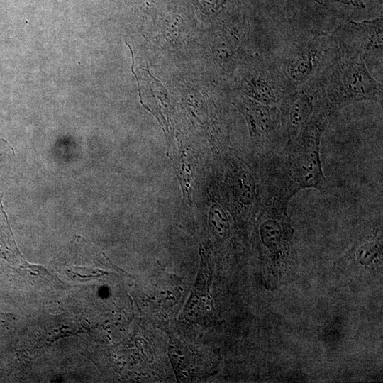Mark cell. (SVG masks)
<instances>
[{
  "mask_svg": "<svg viewBox=\"0 0 383 383\" xmlns=\"http://www.w3.org/2000/svg\"><path fill=\"white\" fill-rule=\"evenodd\" d=\"M319 4L326 5L330 2H340L348 5H353L358 7H365L364 4L360 0H313Z\"/></svg>",
  "mask_w": 383,
  "mask_h": 383,
  "instance_id": "cell-8",
  "label": "cell"
},
{
  "mask_svg": "<svg viewBox=\"0 0 383 383\" xmlns=\"http://www.w3.org/2000/svg\"><path fill=\"white\" fill-rule=\"evenodd\" d=\"M141 1L143 2L144 6L146 9H149L150 7L152 6L154 0H141Z\"/></svg>",
  "mask_w": 383,
  "mask_h": 383,
  "instance_id": "cell-9",
  "label": "cell"
},
{
  "mask_svg": "<svg viewBox=\"0 0 383 383\" xmlns=\"http://www.w3.org/2000/svg\"><path fill=\"white\" fill-rule=\"evenodd\" d=\"M331 115L318 106L296 137L283 148L278 180L271 187L288 201L299 191L314 189L324 194L328 182L320 156L322 134Z\"/></svg>",
  "mask_w": 383,
  "mask_h": 383,
  "instance_id": "cell-1",
  "label": "cell"
},
{
  "mask_svg": "<svg viewBox=\"0 0 383 383\" xmlns=\"http://www.w3.org/2000/svg\"><path fill=\"white\" fill-rule=\"evenodd\" d=\"M316 77L289 91L278 107L284 146L296 137L316 109L323 106Z\"/></svg>",
  "mask_w": 383,
  "mask_h": 383,
  "instance_id": "cell-6",
  "label": "cell"
},
{
  "mask_svg": "<svg viewBox=\"0 0 383 383\" xmlns=\"http://www.w3.org/2000/svg\"><path fill=\"white\" fill-rule=\"evenodd\" d=\"M333 52L331 34L309 33L288 44L275 58L293 89L315 79L326 65Z\"/></svg>",
  "mask_w": 383,
  "mask_h": 383,
  "instance_id": "cell-3",
  "label": "cell"
},
{
  "mask_svg": "<svg viewBox=\"0 0 383 383\" xmlns=\"http://www.w3.org/2000/svg\"><path fill=\"white\" fill-rule=\"evenodd\" d=\"M382 17L362 21H349L331 33L334 42L367 60L382 61L383 51Z\"/></svg>",
  "mask_w": 383,
  "mask_h": 383,
  "instance_id": "cell-7",
  "label": "cell"
},
{
  "mask_svg": "<svg viewBox=\"0 0 383 383\" xmlns=\"http://www.w3.org/2000/svg\"><path fill=\"white\" fill-rule=\"evenodd\" d=\"M316 79L321 102L331 116L357 102L382 101V84L370 74L365 60L333 39L331 56Z\"/></svg>",
  "mask_w": 383,
  "mask_h": 383,
  "instance_id": "cell-2",
  "label": "cell"
},
{
  "mask_svg": "<svg viewBox=\"0 0 383 383\" xmlns=\"http://www.w3.org/2000/svg\"><path fill=\"white\" fill-rule=\"evenodd\" d=\"M238 82L239 89L247 98L277 107L292 89L274 57L257 56L246 60L243 63Z\"/></svg>",
  "mask_w": 383,
  "mask_h": 383,
  "instance_id": "cell-4",
  "label": "cell"
},
{
  "mask_svg": "<svg viewBox=\"0 0 383 383\" xmlns=\"http://www.w3.org/2000/svg\"><path fill=\"white\" fill-rule=\"evenodd\" d=\"M235 105L245 118L254 148L258 154L272 157L284 148L279 109L241 96Z\"/></svg>",
  "mask_w": 383,
  "mask_h": 383,
  "instance_id": "cell-5",
  "label": "cell"
}]
</instances>
